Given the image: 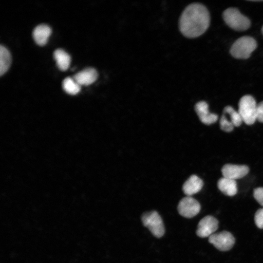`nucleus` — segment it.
Returning a JSON list of instances; mask_svg holds the SVG:
<instances>
[{
  "label": "nucleus",
  "instance_id": "f257e3e1",
  "mask_svg": "<svg viewBox=\"0 0 263 263\" xmlns=\"http://www.w3.org/2000/svg\"><path fill=\"white\" fill-rule=\"evenodd\" d=\"M209 13L203 4L194 3L188 5L183 12L179 20V28L182 34L189 38L198 37L208 28Z\"/></svg>",
  "mask_w": 263,
  "mask_h": 263
},
{
  "label": "nucleus",
  "instance_id": "f03ea898",
  "mask_svg": "<svg viewBox=\"0 0 263 263\" xmlns=\"http://www.w3.org/2000/svg\"><path fill=\"white\" fill-rule=\"evenodd\" d=\"M238 112L243 122L248 125L254 123L257 120V104L253 96L245 95L240 99Z\"/></svg>",
  "mask_w": 263,
  "mask_h": 263
},
{
  "label": "nucleus",
  "instance_id": "7ed1b4c3",
  "mask_svg": "<svg viewBox=\"0 0 263 263\" xmlns=\"http://www.w3.org/2000/svg\"><path fill=\"white\" fill-rule=\"evenodd\" d=\"M257 47L256 41L252 37L240 38L232 44L230 52L231 55L239 59H247Z\"/></svg>",
  "mask_w": 263,
  "mask_h": 263
},
{
  "label": "nucleus",
  "instance_id": "20e7f679",
  "mask_svg": "<svg viewBox=\"0 0 263 263\" xmlns=\"http://www.w3.org/2000/svg\"><path fill=\"white\" fill-rule=\"evenodd\" d=\"M223 15L226 24L236 31H244L250 26V20L237 8H228L224 11Z\"/></svg>",
  "mask_w": 263,
  "mask_h": 263
},
{
  "label": "nucleus",
  "instance_id": "39448f33",
  "mask_svg": "<svg viewBox=\"0 0 263 263\" xmlns=\"http://www.w3.org/2000/svg\"><path fill=\"white\" fill-rule=\"evenodd\" d=\"M141 220L144 225L147 227L152 234L157 238L162 237L165 233L162 219L155 211L144 213Z\"/></svg>",
  "mask_w": 263,
  "mask_h": 263
},
{
  "label": "nucleus",
  "instance_id": "423d86ee",
  "mask_svg": "<svg viewBox=\"0 0 263 263\" xmlns=\"http://www.w3.org/2000/svg\"><path fill=\"white\" fill-rule=\"evenodd\" d=\"M242 122V118L238 112L230 106L225 107L220 120V126L222 130L225 132H230L235 127L240 126Z\"/></svg>",
  "mask_w": 263,
  "mask_h": 263
},
{
  "label": "nucleus",
  "instance_id": "0eeeda50",
  "mask_svg": "<svg viewBox=\"0 0 263 263\" xmlns=\"http://www.w3.org/2000/svg\"><path fill=\"white\" fill-rule=\"evenodd\" d=\"M208 241L218 250L225 251L230 250L233 247L235 243V239L231 233L223 231L210 236Z\"/></svg>",
  "mask_w": 263,
  "mask_h": 263
},
{
  "label": "nucleus",
  "instance_id": "6e6552de",
  "mask_svg": "<svg viewBox=\"0 0 263 263\" xmlns=\"http://www.w3.org/2000/svg\"><path fill=\"white\" fill-rule=\"evenodd\" d=\"M201 209L199 203L191 196L182 198L178 205L179 214L186 218H192L196 215Z\"/></svg>",
  "mask_w": 263,
  "mask_h": 263
},
{
  "label": "nucleus",
  "instance_id": "1a4fd4ad",
  "mask_svg": "<svg viewBox=\"0 0 263 263\" xmlns=\"http://www.w3.org/2000/svg\"><path fill=\"white\" fill-rule=\"evenodd\" d=\"M218 221L212 216H207L198 223L196 234L201 238L209 237L217 229Z\"/></svg>",
  "mask_w": 263,
  "mask_h": 263
},
{
  "label": "nucleus",
  "instance_id": "9d476101",
  "mask_svg": "<svg viewBox=\"0 0 263 263\" xmlns=\"http://www.w3.org/2000/svg\"><path fill=\"white\" fill-rule=\"evenodd\" d=\"M249 170L246 165L225 164L222 169V173L223 177L235 180L245 176Z\"/></svg>",
  "mask_w": 263,
  "mask_h": 263
},
{
  "label": "nucleus",
  "instance_id": "9b49d317",
  "mask_svg": "<svg viewBox=\"0 0 263 263\" xmlns=\"http://www.w3.org/2000/svg\"><path fill=\"white\" fill-rule=\"evenodd\" d=\"M195 111L200 121L206 125H210L216 122L218 115L210 113L208 110V105L204 101L197 103L195 106Z\"/></svg>",
  "mask_w": 263,
  "mask_h": 263
},
{
  "label": "nucleus",
  "instance_id": "f8f14e48",
  "mask_svg": "<svg viewBox=\"0 0 263 263\" xmlns=\"http://www.w3.org/2000/svg\"><path fill=\"white\" fill-rule=\"evenodd\" d=\"M97 77L98 73L95 69L86 68L75 74L73 78L80 86H87L94 83Z\"/></svg>",
  "mask_w": 263,
  "mask_h": 263
},
{
  "label": "nucleus",
  "instance_id": "ddd939ff",
  "mask_svg": "<svg viewBox=\"0 0 263 263\" xmlns=\"http://www.w3.org/2000/svg\"><path fill=\"white\" fill-rule=\"evenodd\" d=\"M203 186L202 179L196 175H192L184 183L183 190L187 196H191L200 191Z\"/></svg>",
  "mask_w": 263,
  "mask_h": 263
},
{
  "label": "nucleus",
  "instance_id": "4468645a",
  "mask_svg": "<svg viewBox=\"0 0 263 263\" xmlns=\"http://www.w3.org/2000/svg\"><path fill=\"white\" fill-rule=\"evenodd\" d=\"M51 32V29L48 25L40 24L34 29L33 37L37 44L43 46L46 44Z\"/></svg>",
  "mask_w": 263,
  "mask_h": 263
},
{
  "label": "nucleus",
  "instance_id": "2eb2a0df",
  "mask_svg": "<svg viewBox=\"0 0 263 263\" xmlns=\"http://www.w3.org/2000/svg\"><path fill=\"white\" fill-rule=\"evenodd\" d=\"M217 186L222 192L227 196H234L237 192V185L235 180L223 177L218 180Z\"/></svg>",
  "mask_w": 263,
  "mask_h": 263
},
{
  "label": "nucleus",
  "instance_id": "dca6fc26",
  "mask_svg": "<svg viewBox=\"0 0 263 263\" xmlns=\"http://www.w3.org/2000/svg\"><path fill=\"white\" fill-rule=\"evenodd\" d=\"M54 57L56 61L58 68L62 70H67L70 66L71 57L62 49H57L54 51Z\"/></svg>",
  "mask_w": 263,
  "mask_h": 263
},
{
  "label": "nucleus",
  "instance_id": "f3484780",
  "mask_svg": "<svg viewBox=\"0 0 263 263\" xmlns=\"http://www.w3.org/2000/svg\"><path fill=\"white\" fill-rule=\"evenodd\" d=\"M11 63V56L8 49L0 46V75H3L8 69Z\"/></svg>",
  "mask_w": 263,
  "mask_h": 263
},
{
  "label": "nucleus",
  "instance_id": "a211bd4d",
  "mask_svg": "<svg viewBox=\"0 0 263 263\" xmlns=\"http://www.w3.org/2000/svg\"><path fill=\"white\" fill-rule=\"evenodd\" d=\"M62 87L66 93L70 94H77L81 89V86L73 78L70 77H66L63 80Z\"/></svg>",
  "mask_w": 263,
  "mask_h": 263
},
{
  "label": "nucleus",
  "instance_id": "6ab92c4d",
  "mask_svg": "<svg viewBox=\"0 0 263 263\" xmlns=\"http://www.w3.org/2000/svg\"><path fill=\"white\" fill-rule=\"evenodd\" d=\"M254 221L259 228H263V208L258 209L255 214Z\"/></svg>",
  "mask_w": 263,
  "mask_h": 263
},
{
  "label": "nucleus",
  "instance_id": "aec40b11",
  "mask_svg": "<svg viewBox=\"0 0 263 263\" xmlns=\"http://www.w3.org/2000/svg\"><path fill=\"white\" fill-rule=\"evenodd\" d=\"M253 196L260 205L263 206V188H256L253 191Z\"/></svg>",
  "mask_w": 263,
  "mask_h": 263
},
{
  "label": "nucleus",
  "instance_id": "412c9836",
  "mask_svg": "<svg viewBox=\"0 0 263 263\" xmlns=\"http://www.w3.org/2000/svg\"><path fill=\"white\" fill-rule=\"evenodd\" d=\"M257 120L263 123V101L257 104Z\"/></svg>",
  "mask_w": 263,
  "mask_h": 263
},
{
  "label": "nucleus",
  "instance_id": "4be33fe9",
  "mask_svg": "<svg viewBox=\"0 0 263 263\" xmlns=\"http://www.w3.org/2000/svg\"><path fill=\"white\" fill-rule=\"evenodd\" d=\"M262 33L263 34V26L262 29Z\"/></svg>",
  "mask_w": 263,
  "mask_h": 263
}]
</instances>
